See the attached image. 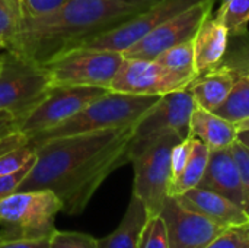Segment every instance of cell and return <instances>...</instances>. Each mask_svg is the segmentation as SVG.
<instances>
[{
  "label": "cell",
  "mask_w": 249,
  "mask_h": 248,
  "mask_svg": "<svg viewBox=\"0 0 249 248\" xmlns=\"http://www.w3.org/2000/svg\"><path fill=\"white\" fill-rule=\"evenodd\" d=\"M200 1L203 0H160L140 15L131 18L130 20L121 23L114 29H109L104 34H99L98 37L88 39L79 47L114 50L124 53L127 48L144 38L163 22Z\"/></svg>",
  "instance_id": "obj_11"
},
{
  "label": "cell",
  "mask_w": 249,
  "mask_h": 248,
  "mask_svg": "<svg viewBox=\"0 0 249 248\" xmlns=\"http://www.w3.org/2000/svg\"><path fill=\"white\" fill-rule=\"evenodd\" d=\"M225 25L229 38L249 35V0H229L222 10L213 12Z\"/></svg>",
  "instance_id": "obj_23"
},
{
  "label": "cell",
  "mask_w": 249,
  "mask_h": 248,
  "mask_svg": "<svg viewBox=\"0 0 249 248\" xmlns=\"http://www.w3.org/2000/svg\"><path fill=\"white\" fill-rule=\"evenodd\" d=\"M196 107L190 88L162 95L133 127V140L150 139L169 132L188 137L190 120Z\"/></svg>",
  "instance_id": "obj_12"
},
{
  "label": "cell",
  "mask_w": 249,
  "mask_h": 248,
  "mask_svg": "<svg viewBox=\"0 0 249 248\" xmlns=\"http://www.w3.org/2000/svg\"><path fill=\"white\" fill-rule=\"evenodd\" d=\"M34 161H35V158H34L29 164H26L22 170L0 177V200L4 199V197H7V196H10V194L15 193V191H18L19 186L22 184V181H23L25 177L28 175L29 170L32 168Z\"/></svg>",
  "instance_id": "obj_32"
},
{
  "label": "cell",
  "mask_w": 249,
  "mask_h": 248,
  "mask_svg": "<svg viewBox=\"0 0 249 248\" xmlns=\"http://www.w3.org/2000/svg\"><path fill=\"white\" fill-rule=\"evenodd\" d=\"M19 132L18 118L7 111H0V139Z\"/></svg>",
  "instance_id": "obj_34"
},
{
  "label": "cell",
  "mask_w": 249,
  "mask_h": 248,
  "mask_svg": "<svg viewBox=\"0 0 249 248\" xmlns=\"http://www.w3.org/2000/svg\"><path fill=\"white\" fill-rule=\"evenodd\" d=\"M34 158H35V146L29 142L1 153L0 155V177L22 170Z\"/></svg>",
  "instance_id": "obj_25"
},
{
  "label": "cell",
  "mask_w": 249,
  "mask_h": 248,
  "mask_svg": "<svg viewBox=\"0 0 249 248\" xmlns=\"http://www.w3.org/2000/svg\"><path fill=\"white\" fill-rule=\"evenodd\" d=\"M206 248H249V222L228 227Z\"/></svg>",
  "instance_id": "obj_27"
},
{
  "label": "cell",
  "mask_w": 249,
  "mask_h": 248,
  "mask_svg": "<svg viewBox=\"0 0 249 248\" xmlns=\"http://www.w3.org/2000/svg\"><path fill=\"white\" fill-rule=\"evenodd\" d=\"M159 215L166 227L169 248H206L228 228L187 208L174 196L165 200Z\"/></svg>",
  "instance_id": "obj_13"
},
{
  "label": "cell",
  "mask_w": 249,
  "mask_h": 248,
  "mask_svg": "<svg viewBox=\"0 0 249 248\" xmlns=\"http://www.w3.org/2000/svg\"><path fill=\"white\" fill-rule=\"evenodd\" d=\"M193 82L194 79L171 72L156 60L124 57L109 91L131 95L162 96L188 88Z\"/></svg>",
  "instance_id": "obj_10"
},
{
  "label": "cell",
  "mask_w": 249,
  "mask_h": 248,
  "mask_svg": "<svg viewBox=\"0 0 249 248\" xmlns=\"http://www.w3.org/2000/svg\"><path fill=\"white\" fill-rule=\"evenodd\" d=\"M235 129H236V132L249 130V117L248 118H245V120H242V121H239V123H236V124H235Z\"/></svg>",
  "instance_id": "obj_36"
},
{
  "label": "cell",
  "mask_w": 249,
  "mask_h": 248,
  "mask_svg": "<svg viewBox=\"0 0 249 248\" xmlns=\"http://www.w3.org/2000/svg\"><path fill=\"white\" fill-rule=\"evenodd\" d=\"M67 0H19L22 19L41 18L61 7Z\"/></svg>",
  "instance_id": "obj_30"
},
{
  "label": "cell",
  "mask_w": 249,
  "mask_h": 248,
  "mask_svg": "<svg viewBox=\"0 0 249 248\" xmlns=\"http://www.w3.org/2000/svg\"><path fill=\"white\" fill-rule=\"evenodd\" d=\"M160 96L131 95L108 91L63 124L41 133H35L29 136L28 140L36 146L51 139L73 134L133 127L156 104Z\"/></svg>",
  "instance_id": "obj_3"
},
{
  "label": "cell",
  "mask_w": 249,
  "mask_h": 248,
  "mask_svg": "<svg viewBox=\"0 0 249 248\" xmlns=\"http://www.w3.org/2000/svg\"><path fill=\"white\" fill-rule=\"evenodd\" d=\"M190 137L204 143L210 151L231 148L236 142L238 132L235 124L226 121L216 113L200 108L198 105L191 114Z\"/></svg>",
  "instance_id": "obj_18"
},
{
  "label": "cell",
  "mask_w": 249,
  "mask_h": 248,
  "mask_svg": "<svg viewBox=\"0 0 249 248\" xmlns=\"http://www.w3.org/2000/svg\"><path fill=\"white\" fill-rule=\"evenodd\" d=\"M124 54L114 50L76 47L42 63L51 85L99 86L109 89Z\"/></svg>",
  "instance_id": "obj_7"
},
{
  "label": "cell",
  "mask_w": 249,
  "mask_h": 248,
  "mask_svg": "<svg viewBox=\"0 0 249 248\" xmlns=\"http://www.w3.org/2000/svg\"><path fill=\"white\" fill-rule=\"evenodd\" d=\"M133 127L73 134L36 145L34 165L18 191L51 190L61 200L63 213L80 215L102 183L130 162Z\"/></svg>",
  "instance_id": "obj_1"
},
{
  "label": "cell",
  "mask_w": 249,
  "mask_h": 248,
  "mask_svg": "<svg viewBox=\"0 0 249 248\" xmlns=\"http://www.w3.org/2000/svg\"><path fill=\"white\" fill-rule=\"evenodd\" d=\"M231 148H232V153L235 156V161L241 174L242 193H244V210L249 216V149L245 148L242 143H239L238 140Z\"/></svg>",
  "instance_id": "obj_29"
},
{
  "label": "cell",
  "mask_w": 249,
  "mask_h": 248,
  "mask_svg": "<svg viewBox=\"0 0 249 248\" xmlns=\"http://www.w3.org/2000/svg\"><path fill=\"white\" fill-rule=\"evenodd\" d=\"M139 248H169L166 227L160 215H150L142 237Z\"/></svg>",
  "instance_id": "obj_26"
},
{
  "label": "cell",
  "mask_w": 249,
  "mask_h": 248,
  "mask_svg": "<svg viewBox=\"0 0 249 248\" xmlns=\"http://www.w3.org/2000/svg\"><path fill=\"white\" fill-rule=\"evenodd\" d=\"M9 48V44H7V41L0 35V50H7Z\"/></svg>",
  "instance_id": "obj_37"
},
{
  "label": "cell",
  "mask_w": 249,
  "mask_h": 248,
  "mask_svg": "<svg viewBox=\"0 0 249 248\" xmlns=\"http://www.w3.org/2000/svg\"><path fill=\"white\" fill-rule=\"evenodd\" d=\"M0 67H1V53H0Z\"/></svg>",
  "instance_id": "obj_39"
},
{
  "label": "cell",
  "mask_w": 249,
  "mask_h": 248,
  "mask_svg": "<svg viewBox=\"0 0 249 248\" xmlns=\"http://www.w3.org/2000/svg\"><path fill=\"white\" fill-rule=\"evenodd\" d=\"M214 1L216 0H203L172 16L144 38L127 48L123 53L124 57L155 60L162 51L194 39L201 23L213 13Z\"/></svg>",
  "instance_id": "obj_9"
},
{
  "label": "cell",
  "mask_w": 249,
  "mask_h": 248,
  "mask_svg": "<svg viewBox=\"0 0 249 248\" xmlns=\"http://www.w3.org/2000/svg\"><path fill=\"white\" fill-rule=\"evenodd\" d=\"M160 0H67L41 18L20 19L7 50L42 64L63 51L120 26Z\"/></svg>",
  "instance_id": "obj_2"
},
{
  "label": "cell",
  "mask_w": 249,
  "mask_h": 248,
  "mask_svg": "<svg viewBox=\"0 0 249 248\" xmlns=\"http://www.w3.org/2000/svg\"><path fill=\"white\" fill-rule=\"evenodd\" d=\"M50 237L0 238V248H50Z\"/></svg>",
  "instance_id": "obj_33"
},
{
  "label": "cell",
  "mask_w": 249,
  "mask_h": 248,
  "mask_svg": "<svg viewBox=\"0 0 249 248\" xmlns=\"http://www.w3.org/2000/svg\"><path fill=\"white\" fill-rule=\"evenodd\" d=\"M245 70H249V66L241 58L238 64H232L223 60L222 64L213 70L200 75L188 86L196 104L200 108L214 113L232 91L239 75Z\"/></svg>",
  "instance_id": "obj_14"
},
{
  "label": "cell",
  "mask_w": 249,
  "mask_h": 248,
  "mask_svg": "<svg viewBox=\"0 0 249 248\" xmlns=\"http://www.w3.org/2000/svg\"><path fill=\"white\" fill-rule=\"evenodd\" d=\"M236 140L239 143H242L245 148L249 149V130H244V132H238V136H236Z\"/></svg>",
  "instance_id": "obj_35"
},
{
  "label": "cell",
  "mask_w": 249,
  "mask_h": 248,
  "mask_svg": "<svg viewBox=\"0 0 249 248\" xmlns=\"http://www.w3.org/2000/svg\"><path fill=\"white\" fill-rule=\"evenodd\" d=\"M155 60L160 66H163L165 69H168L171 72H175L178 75L191 77L194 80L198 77V73L196 70L193 39L162 51Z\"/></svg>",
  "instance_id": "obj_22"
},
{
  "label": "cell",
  "mask_w": 249,
  "mask_h": 248,
  "mask_svg": "<svg viewBox=\"0 0 249 248\" xmlns=\"http://www.w3.org/2000/svg\"><path fill=\"white\" fill-rule=\"evenodd\" d=\"M20 19L19 0H0V35L7 41L9 47L18 35Z\"/></svg>",
  "instance_id": "obj_24"
},
{
  "label": "cell",
  "mask_w": 249,
  "mask_h": 248,
  "mask_svg": "<svg viewBox=\"0 0 249 248\" xmlns=\"http://www.w3.org/2000/svg\"><path fill=\"white\" fill-rule=\"evenodd\" d=\"M108 91L99 86H51L47 96L31 113L18 120L19 132L29 137L57 127Z\"/></svg>",
  "instance_id": "obj_8"
},
{
  "label": "cell",
  "mask_w": 249,
  "mask_h": 248,
  "mask_svg": "<svg viewBox=\"0 0 249 248\" xmlns=\"http://www.w3.org/2000/svg\"><path fill=\"white\" fill-rule=\"evenodd\" d=\"M193 44L196 70L200 76L222 64L229 47V34L222 20L212 13L201 23L193 39Z\"/></svg>",
  "instance_id": "obj_17"
},
{
  "label": "cell",
  "mask_w": 249,
  "mask_h": 248,
  "mask_svg": "<svg viewBox=\"0 0 249 248\" xmlns=\"http://www.w3.org/2000/svg\"><path fill=\"white\" fill-rule=\"evenodd\" d=\"M209 156H210V149L200 140L194 139L191 155L188 158V162H187L184 171L169 186V196L177 197L191 189L198 187V184L206 172V168L209 164Z\"/></svg>",
  "instance_id": "obj_20"
},
{
  "label": "cell",
  "mask_w": 249,
  "mask_h": 248,
  "mask_svg": "<svg viewBox=\"0 0 249 248\" xmlns=\"http://www.w3.org/2000/svg\"><path fill=\"white\" fill-rule=\"evenodd\" d=\"M149 216L150 213L144 203L131 194L121 222L109 235L98 240V248H139L140 237Z\"/></svg>",
  "instance_id": "obj_19"
},
{
  "label": "cell",
  "mask_w": 249,
  "mask_h": 248,
  "mask_svg": "<svg viewBox=\"0 0 249 248\" xmlns=\"http://www.w3.org/2000/svg\"><path fill=\"white\" fill-rule=\"evenodd\" d=\"M51 86L42 64L12 50L1 53L0 111L20 120L47 96Z\"/></svg>",
  "instance_id": "obj_6"
},
{
  "label": "cell",
  "mask_w": 249,
  "mask_h": 248,
  "mask_svg": "<svg viewBox=\"0 0 249 248\" xmlns=\"http://www.w3.org/2000/svg\"><path fill=\"white\" fill-rule=\"evenodd\" d=\"M245 48H247V51H248V54H249V35H248V44H245Z\"/></svg>",
  "instance_id": "obj_38"
},
{
  "label": "cell",
  "mask_w": 249,
  "mask_h": 248,
  "mask_svg": "<svg viewBox=\"0 0 249 248\" xmlns=\"http://www.w3.org/2000/svg\"><path fill=\"white\" fill-rule=\"evenodd\" d=\"M226 121L236 124L249 117V70H245L236 79L232 91L214 111Z\"/></svg>",
  "instance_id": "obj_21"
},
{
  "label": "cell",
  "mask_w": 249,
  "mask_h": 248,
  "mask_svg": "<svg viewBox=\"0 0 249 248\" xmlns=\"http://www.w3.org/2000/svg\"><path fill=\"white\" fill-rule=\"evenodd\" d=\"M193 137H185L181 142H178L174 148H172V153H171V183L175 181L181 172L184 171L188 158L191 155V149H193Z\"/></svg>",
  "instance_id": "obj_31"
},
{
  "label": "cell",
  "mask_w": 249,
  "mask_h": 248,
  "mask_svg": "<svg viewBox=\"0 0 249 248\" xmlns=\"http://www.w3.org/2000/svg\"><path fill=\"white\" fill-rule=\"evenodd\" d=\"M198 187L219 193L244 209L241 174L232 148L210 151L209 164Z\"/></svg>",
  "instance_id": "obj_15"
},
{
  "label": "cell",
  "mask_w": 249,
  "mask_h": 248,
  "mask_svg": "<svg viewBox=\"0 0 249 248\" xmlns=\"http://www.w3.org/2000/svg\"><path fill=\"white\" fill-rule=\"evenodd\" d=\"M50 248H98V238L74 231H55L50 237Z\"/></svg>",
  "instance_id": "obj_28"
},
{
  "label": "cell",
  "mask_w": 249,
  "mask_h": 248,
  "mask_svg": "<svg viewBox=\"0 0 249 248\" xmlns=\"http://www.w3.org/2000/svg\"><path fill=\"white\" fill-rule=\"evenodd\" d=\"M177 199L187 208L225 227L249 222V216L241 206L226 199L225 196L207 189L196 187L182 193L181 196H177Z\"/></svg>",
  "instance_id": "obj_16"
},
{
  "label": "cell",
  "mask_w": 249,
  "mask_h": 248,
  "mask_svg": "<svg viewBox=\"0 0 249 248\" xmlns=\"http://www.w3.org/2000/svg\"><path fill=\"white\" fill-rule=\"evenodd\" d=\"M61 200L51 190H22L0 200V238H41L55 231Z\"/></svg>",
  "instance_id": "obj_5"
},
{
  "label": "cell",
  "mask_w": 249,
  "mask_h": 248,
  "mask_svg": "<svg viewBox=\"0 0 249 248\" xmlns=\"http://www.w3.org/2000/svg\"><path fill=\"white\" fill-rule=\"evenodd\" d=\"M182 136L169 132L156 137L133 140L130 145V162L134 170L133 194L147 208L150 215H159L169 197L171 153Z\"/></svg>",
  "instance_id": "obj_4"
}]
</instances>
